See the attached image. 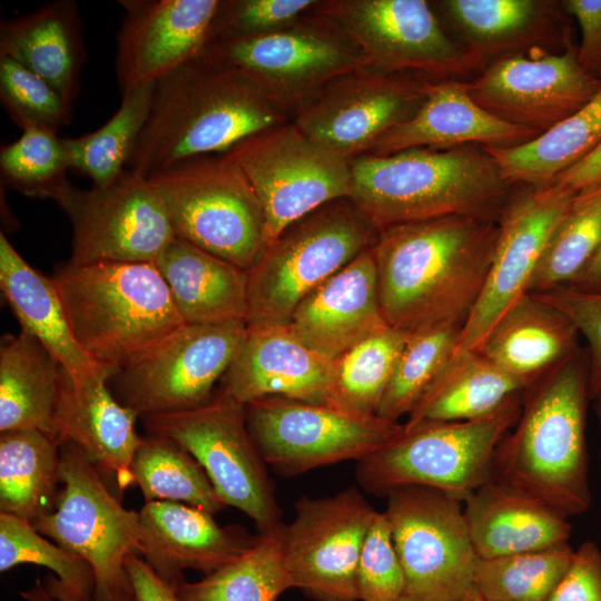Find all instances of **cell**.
<instances>
[{"mask_svg":"<svg viewBox=\"0 0 601 601\" xmlns=\"http://www.w3.org/2000/svg\"><path fill=\"white\" fill-rule=\"evenodd\" d=\"M154 87L155 82L146 83L122 95L118 110L92 132L65 138L70 169L88 176L97 187L117 180L147 121Z\"/></svg>","mask_w":601,"mask_h":601,"instance_id":"ab89813d","label":"cell"},{"mask_svg":"<svg viewBox=\"0 0 601 601\" xmlns=\"http://www.w3.org/2000/svg\"><path fill=\"white\" fill-rule=\"evenodd\" d=\"M408 334L388 326L332 361L328 405L376 415Z\"/></svg>","mask_w":601,"mask_h":601,"instance_id":"60d3db41","label":"cell"},{"mask_svg":"<svg viewBox=\"0 0 601 601\" xmlns=\"http://www.w3.org/2000/svg\"><path fill=\"white\" fill-rule=\"evenodd\" d=\"M70 169L65 138L57 131L30 127L0 150L2 181L36 198H51L68 180Z\"/></svg>","mask_w":601,"mask_h":601,"instance_id":"bcb514c9","label":"cell"},{"mask_svg":"<svg viewBox=\"0 0 601 601\" xmlns=\"http://www.w3.org/2000/svg\"><path fill=\"white\" fill-rule=\"evenodd\" d=\"M0 287L21 329L37 338L71 382L108 381L117 370L93 361L78 343L52 278L31 267L0 234Z\"/></svg>","mask_w":601,"mask_h":601,"instance_id":"f546056e","label":"cell"},{"mask_svg":"<svg viewBox=\"0 0 601 601\" xmlns=\"http://www.w3.org/2000/svg\"><path fill=\"white\" fill-rule=\"evenodd\" d=\"M56 439L36 430L0 436V511L32 523L56 504L60 483Z\"/></svg>","mask_w":601,"mask_h":601,"instance_id":"8d00e7d4","label":"cell"},{"mask_svg":"<svg viewBox=\"0 0 601 601\" xmlns=\"http://www.w3.org/2000/svg\"><path fill=\"white\" fill-rule=\"evenodd\" d=\"M601 245V185L575 195L551 233L529 284L528 293L571 285Z\"/></svg>","mask_w":601,"mask_h":601,"instance_id":"b9f144b4","label":"cell"},{"mask_svg":"<svg viewBox=\"0 0 601 601\" xmlns=\"http://www.w3.org/2000/svg\"><path fill=\"white\" fill-rule=\"evenodd\" d=\"M0 99L22 130L40 127L58 131L70 121L72 109L57 90L7 56H0Z\"/></svg>","mask_w":601,"mask_h":601,"instance_id":"7dc6e473","label":"cell"},{"mask_svg":"<svg viewBox=\"0 0 601 601\" xmlns=\"http://www.w3.org/2000/svg\"><path fill=\"white\" fill-rule=\"evenodd\" d=\"M377 514L356 486L302 496L283 524V558L292 587L316 601H358L357 566Z\"/></svg>","mask_w":601,"mask_h":601,"instance_id":"ac0fdd59","label":"cell"},{"mask_svg":"<svg viewBox=\"0 0 601 601\" xmlns=\"http://www.w3.org/2000/svg\"><path fill=\"white\" fill-rule=\"evenodd\" d=\"M378 230L346 198L286 227L246 270L248 328L286 326L297 305L375 243Z\"/></svg>","mask_w":601,"mask_h":601,"instance_id":"8992f818","label":"cell"},{"mask_svg":"<svg viewBox=\"0 0 601 601\" xmlns=\"http://www.w3.org/2000/svg\"><path fill=\"white\" fill-rule=\"evenodd\" d=\"M462 324H441L408 334L376 415L398 422L445 368L456 351Z\"/></svg>","mask_w":601,"mask_h":601,"instance_id":"ee69618b","label":"cell"},{"mask_svg":"<svg viewBox=\"0 0 601 601\" xmlns=\"http://www.w3.org/2000/svg\"><path fill=\"white\" fill-rule=\"evenodd\" d=\"M221 0H120L117 38L121 96L157 82L199 58L211 38Z\"/></svg>","mask_w":601,"mask_h":601,"instance_id":"7402d4cb","label":"cell"},{"mask_svg":"<svg viewBox=\"0 0 601 601\" xmlns=\"http://www.w3.org/2000/svg\"><path fill=\"white\" fill-rule=\"evenodd\" d=\"M356 584L358 601L403 600L404 573L384 512H377L365 539Z\"/></svg>","mask_w":601,"mask_h":601,"instance_id":"c3c4849f","label":"cell"},{"mask_svg":"<svg viewBox=\"0 0 601 601\" xmlns=\"http://www.w3.org/2000/svg\"><path fill=\"white\" fill-rule=\"evenodd\" d=\"M535 295L563 313L585 337L589 395L594 400L601 393V290L560 286Z\"/></svg>","mask_w":601,"mask_h":601,"instance_id":"f907efd6","label":"cell"},{"mask_svg":"<svg viewBox=\"0 0 601 601\" xmlns=\"http://www.w3.org/2000/svg\"><path fill=\"white\" fill-rule=\"evenodd\" d=\"M546 601H601V550L583 542Z\"/></svg>","mask_w":601,"mask_h":601,"instance_id":"816d5d0a","label":"cell"},{"mask_svg":"<svg viewBox=\"0 0 601 601\" xmlns=\"http://www.w3.org/2000/svg\"><path fill=\"white\" fill-rule=\"evenodd\" d=\"M460 601H485L475 587H473Z\"/></svg>","mask_w":601,"mask_h":601,"instance_id":"680465c9","label":"cell"},{"mask_svg":"<svg viewBox=\"0 0 601 601\" xmlns=\"http://www.w3.org/2000/svg\"><path fill=\"white\" fill-rule=\"evenodd\" d=\"M594 401V410L598 416L599 430H600V441H601V393L592 400ZM600 460H601V445H600Z\"/></svg>","mask_w":601,"mask_h":601,"instance_id":"91938a15","label":"cell"},{"mask_svg":"<svg viewBox=\"0 0 601 601\" xmlns=\"http://www.w3.org/2000/svg\"><path fill=\"white\" fill-rule=\"evenodd\" d=\"M575 195L556 184L513 186L497 219V238L483 289L455 352L476 349L500 316L528 293L546 242Z\"/></svg>","mask_w":601,"mask_h":601,"instance_id":"ffe728a7","label":"cell"},{"mask_svg":"<svg viewBox=\"0 0 601 601\" xmlns=\"http://www.w3.org/2000/svg\"><path fill=\"white\" fill-rule=\"evenodd\" d=\"M312 11L332 21L380 70L431 80H470L482 70L425 0H327Z\"/></svg>","mask_w":601,"mask_h":601,"instance_id":"5bb4252c","label":"cell"},{"mask_svg":"<svg viewBox=\"0 0 601 601\" xmlns=\"http://www.w3.org/2000/svg\"><path fill=\"white\" fill-rule=\"evenodd\" d=\"M51 278L80 346L117 371L186 324L152 263L67 262Z\"/></svg>","mask_w":601,"mask_h":601,"instance_id":"5b68a950","label":"cell"},{"mask_svg":"<svg viewBox=\"0 0 601 601\" xmlns=\"http://www.w3.org/2000/svg\"><path fill=\"white\" fill-rule=\"evenodd\" d=\"M562 4L581 31L577 48L579 63L585 71L601 77V0H564Z\"/></svg>","mask_w":601,"mask_h":601,"instance_id":"f5cc1de1","label":"cell"},{"mask_svg":"<svg viewBox=\"0 0 601 601\" xmlns=\"http://www.w3.org/2000/svg\"><path fill=\"white\" fill-rule=\"evenodd\" d=\"M569 543L503 555L477 558L474 587L485 601H546L573 555Z\"/></svg>","mask_w":601,"mask_h":601,"instance_id":"f6af8a7d","label":"cell"},{"mask_svg":"<svg viewBox=\"0 0 601 601\" xmlns=\"http://www.w3.org/2000/svg\"><path fill=\"white\" fill-rule=\"evenodd\" d=\"M247 333L244 321L184 324L117 372V400L138 417L207 403Z\"/></svg>","mask_w":601,"mask_h":601,"instance_id":"2e32d148","label":"cell"},{"mask_svg":"<svg viewBox=\"0 0 601 601\" xmlns=\"http://www.w3.org/2000/svg\"><path fill=\"white\" fill-rule=\"evenodd\" d=\"M577 48L499 58L465 81L467 92L495 117L541 135L588 104L601 87V77L579 63Z\"/></svg>","mask_w":601,"mask_h":601,"instance_id":"44dd1931","label":"cell"},{"mask_svg":"<svg viewBox=\"0 0 601 601\" xmlns=\"http://www.w3.org/2000/svg\"><path fill=\"white\" fill-rule=\"evenodd\" d=\"M52 200L72 226V264H154L176 237L147 177L128 168L105 187L80 189L67 181Z\"/></svg>","mask_w":601,"mask_h":601,"instance_id":"e0dca14e","label":"cell"},{"mask_svg":"<svg viewBox=\"0 0 601 601\" xmlns=\"http://www.w3.org/2000/svg\"><path fill=\"white\" fill-rule=\"evenodd\" d=\"M288 114L242 72L197 58L155 82L128 169L149 177L190 158L223 155L287 122Z\"/></svg>","mask_w":601,"mask_h":601,"instance_id":"7a4b0ae2","label":"cell"},{"mask_svg":"<svg viewBox=\"0 0 601 601\" xmlns=\"http://www.w3.org/2000/svg\"><path fill=\"white\" fill-rule=\"evenodd\" d=\"M125 569L135 601H178L174 587L162 580L137 553L127 558Z\"/></svg>","mask_w":601,"mask_h":601,"instance_id":"db71d44e","label":"cell"},{"mask_svg":"<svg viewBox=\"0 0 601 601\" xmlns=\"http://www.w3.org/2000/svg\"><path fill=\"white\" fill-rule=\"evenodd\" d=\"M579 335L563 313L525 293L500 316L476 351L529 387L580 349Z\"/></svg>","mask_w":601,"mask_h":601,"instance_id":"4dcf8cb0","label":"cell"},{"mask_svg":"<svg viewBox=\"0 0 601 601\" xmlns=\"http://www.w3.org/2000/svg\"><path fill=\"white\" fill-rule=\"evenodd\" d=\"M154 264L186 324L246 321L245 269L178 237L169 243Z\"/></svg>","mask_w":601,"mask_h":601,"instance_id":"d6a6232c","label":"cell"},{"mask_svg":"<svg viewBox=\"0 0 601 601\" xmlns=\"http://www.w3.org/2000/svg\"><path fill=\"white\" fill-rule=\"evenodd\" d=\"M331 382L332 362L303 345L286 326H277L248 328L220 390L244 405L268 396L328 405Z\"/></svg>","mask_w":601,"mask_h":601,"instance_id":"4316f807","label":"cell"},{"mask_svg":"<svg viewBox=\"0 0 601 601\" xmlns=\"http://www.w3.org/2000/svg\"><path fill=\"white\" fill-rule=\"evenodd\" d=\"M465 81H432L414 116L387 130L367 154L381 156L413 148L454 149L471 145L510 148L540 136L479 106L470 97Z\"/></svg>","mask_w":601,"mask_h":601,"instance_id":"484cf974","label":"cell"},{"mask_svg":"<svg viewBox=\"0 0 601 601\" xmlns=\"http://www.w3.org/2000/svg\"><path fill=\"white\" fill-rule=\"evenodd\" d=\"M21 597L24 601H57L48 592L45 584L40 580H36L29 590L21 592ZM109 601H135V599L132 593L130 595L117 597Z\"/></svg>","mask_w":601,"mask_h":601,"instance_id":"6f0895ef","label":"cell"},{"mask_svg":"<svg viewBox=\"0 0 601 601\" xmlns=\"http://www.w3.org/2000/svg\"><path fill=\"white\" fill-rule=\"evenodd\" d=\"M588 355L580 348L523 393L521 414L500 443L493 479L542 500L566 518L591 505L585 439Z\"/></svg>","mask_w":601,"mask_h":601,"instance_id":"3957f363","label":"cell"},{"mask_svg":"<svg viewBox=\"0 0 601 601\" xmlns=\"http://www.w3.org/2000/svg\"><path fill=\"white\" fill-rule=\"evenodd\" d=\"M283 524L262 531L248 550L199 581L175 585L178 601H276L293 589L283 558Z\"/></svg>","mask_w":601,"mask_h":601,"instance_id":"74e56055","label":"cell"},{"mask_svg":"<svg viewBox=\"0 0 601 601\" xmlns=\"http://www.w3.org/2000/svg\"><path fill=\"white\" fill-rule=\"evenodd\" d=\"M497 220L444 216L378 231L372 246L390 327L412 333L466 322L486 279Z\"/></svg>","mask_w":601,"mask_h":601,"instance_id":"6da1fadb","label":"cell"},{"mask_svg":"<svg viewBox=\"0 0 601 601\" xmlns=\"http://www.w3.org/2000/svg\"><path fill=\"white\" fill-rule=\"evenodd\" d=\"M456 42L483 69L525 52L561 53L574 46L562 1L443 0L435 2Z\"/></svg>","mask_w":601,"mask_h":601,"instance_id":"603a6c76","label":"cell"},{"mask_svg":"<svg viewBox=\"0 0 601 601\" xmlns=\"http://www.w3.org/2000/svg\"><path fill=\"white\" fill-rule=\"evenodd\" d=\"M81 19L70 0L48 3L0 24V56L46 80L72 109L85 60Z\"/></svg>","mask_w":601,"mask_h":601,"instance_id":"1f68e13d","label":"cell"},{"mask_svg":"<svg viewBox=\"0 0 601 601\" xmlns=\"http://www.w3.org/2000/svg\"><path fill=\"white\" fill-rule=\"evenodd\" d=\"M131 474L146 502H180L210 513L226 506L198 461L168 436L148 433L141 437Z\"/></svg>","mask_w":601,"mask_h":601,"instance_id":"f35d334b","label":"cell"},{"mask_svg":"<svg viewBox=\"0 0 601 601\" xmlns=\"http://www.w3.org/2000/svg\"><path fill=\"white\" fill-rule=\"evenodd\" d=\"M523 393L483 418L403 424L401 435L357 462L359 485L378 496L424 486L463 502L493 479L495 452L521 414Z\"/></svg>","mask_w":601,"mask_h":601,"instance_id":"52a82bcc","label":"cell"},{"mask_svg":"<svg viewBox=\"0 0 601 601\" xmlns=\"http://www.w3.org/2000/svg\"><path fill=\"white\" fill-rule=\"evenodd\" d=\"M175 236L249 269L266 247L260 203L242 170L219 157L184 160L147 177Z\"/></svg>","mask_w":601,"mask_h":601,"instance_id":"ba28073f","label":"cell"},{"mask_svg":"<svg viewBox=\"0 0 601 601\" xmlns=\"http://www.w3.org/2000/svg\"><path fill=\"white\" fill-rule=\"evenodd\" d=\"M61 374L59 362L28 332L4 336L0 346V432L36 430L56 439Z\"/></svg>","mask_w":601,"mask_h":601,"instance_id":"836d02e7","label":"cell"},{"mask_svg":"<svg viewBox=\"0 0 601 601\" xmlns=\"http://www.w3.org/2000/svg\"><path fill=\"white\" fill-rule=\"evenodd\" d=\"M467 531L477 558L543 550L568 543V518L509 483L490 480L463 500Z\"/></svg>","mask_w":601,"mask_h":601,"instance_id":"f1b7e54d","label":"cell"},{"mask_svg":"<svg viewBox=\"0 0 601 601\" xmlns=\"http://www.w3.org/2000/svg\"><path fill=\"white\" fill-rule=\"evenodd\" d=\"M315 3V0H221L210 40L256 36L287 27L307 14Z\"/></svg>","mask_w":601,"mask_h":601,"instance_id":"681fc988","label":"cell"},{"mask_svg":"<svg viewBox=\"0 0 601 601\" xmlns=\"http://www.w3.org/2000/svg\"><path fill=\"white\" fill-rule=\"evenodd\" d=\"M526 386L479 351L455 352L414 410L405 427L432 422H464L490 416Z\"/></svg>","mask_w":601,"mask_h":601,"instance_id":"e575fe53","label":"cell"},{"mask_svg":"<svg viewBox=\"0 0 601 601\" xmlns=\"http://www.w3.org/2000/svg\"><path fill=\"white\" fill-rule=\"evenodd\" d=\"M386 497L384 514L405 579L402 601H460L474 587L477 561L463 502L424 486Z\"/></svg>","mask_w":601,"mask_h":601,"instance_id":"4fadbf2b","label":"cell"},{"mask_svg":"<svg viewBox=\"0 0 601 601\" xmlns=\"http://www.w3.org/2000/svg\"><path fill=\"white\" fill-rule=\"evenodd\" d=\"M199 58L242 72L293 114L333 80L372 66L345 33L312 10L270 32L214 38Z\"/></svg>","mask_w":601,"mask_h":601,"instance_id":"9c48e42d","label":"cell"},{"mask_svg":"<svg viewBox=\"0 0 601 601\" xmlns=\"http://www.w3.org/2000/svg\"><path fill=\"white\" fill-rule=\"evenodd\" d=\"M138 515V553L173 587L184 581V570L210 573L248 550L257 538L239 526H220L213 513L180 502L149 501Z\"/></svg>","mask_w":601,"mask_h":601,"instance_id":"d4e9b609","label":"cell"},{"mask_svg":"<svg viewBox=\"0 0 601 601\" xmlns=\"http://www.w3.org/2000/svg\"><path fill=\"white\" fill-rule=\"evenodd\" d=\"M61 490L55 508L31 524L91 566L95 601L132 594L125 569L138 554L139 515L126 509L98 469L76 445L59 443Z\"/></svg>","mask_w":601,"mask_h":601,"instance_id":"30bf717a","label":"cell"},{"mask_svg":"<svg viewBox=\"0 0 601 601\" xmlns=\"http://www.w3.org/2000/svg\"><path fill=\"white\" fill-rule=\"evenodd\" d=\"M137 417L110 393L107 381L77 386L62 370L56 439L83 452L117 493L134 484L131 464L141 441L135 428Z\"/></svg>","mask_w":601,"mask_h":601,"instance_id":"83f0119b","label":"cell"},{"mask_svg":"<svg viewBox=\"0 0 601 601\" xmlns=\"http://www.w3.org/2000/svg\"><path fill=\"white\" fill-rule=\"evenodd\" d=\"M23 563L55 573L45 587L57 601H95L96 580L87 561L49 542L29 521L0 512V571Z\"/></svg>","mask_w":601,"mask_h":601,"instance_id":"7bdbcfd3","label":"cell"},{"mask_svg":"<svg viewBox=\"0 0 601 601\" xmlns=\"http://www.w3.org/2000/svg\"><path fill=\"white\" fill-rule=\"evenodd\" d=\"M286 327L303 345L329 362L388 327L380 305L372 247L308 294Z\"/></svg>","mask_w":601,"mask_h":601,"instance_id":"cb8c5ba5","label":"cell"},{"mask_svg":"<svg viewBox=\"0 0 601 601\" xmlns=\"http://www.w3.org/2000/svg\"><path fill=\"white\" fill-rule=\"evenodd\" d=\"M236 165L263 209L266 245L323 205L352 195L349 160L307 137L290 120L221 155Z\"/></svg>","mask_w":601,"mask_h":601,"instance_id":"7c38bea8","label":"cell"},{"mask_svg":"<svg viewBox=\"0 0 601 601\" xmlns=\"http://www.w3.org/2000/svg\"><path fill=\"white\" fill-rule=\"evenodd\" d=\"M140 420L148 433L184 446L203 466L224 504L243 511L260 532L282 522L274 484L248 430L244 404L219 388L198 407Z\"/></svg>","mask_w":601,"mask_h":601,"instance_id":"8fae6325","label":"cell"},{"mask_svg":"<svg viewBox=\"0 0 601 601\" xmlns=\"http://www.w3.org/2000/svg\"><path fill=\"white\" fill-rule=\"evenodd\" d=\"M432 81L373 66L361 68L325 86L295 110L292 121L314 141L351 160L414 116Z\"/></svg>","mask_w":601,"mask_h":601,"instance_id":"d6986e66","label":"cell"},{"mask_svg":"<svg viewBox=\"0 0 601 601\" xmlns=\"http://www.w3.org/2000/svg\"><path fill=\"white\" fill-rule=\"evenodd\" d=\"M552 184L577 194L601 185V142L583 159L558 175Z\"/></svg>","mask_w":601,"mask_h":601,"instance_id":"11a10c76","label":"cell"},{"mask_svg":"<svg viewBox=\"0 0 601 601\" xmlns=\"http://www.w3.org/2000/svg\"><path fill=\"white\" fill-rule=\"evenodd\" d=\"M247 426L264 461L295 476L343 461H361L402 434L403 424L326 404L268 396L245 405Z\"/></svg>","mask_w":601,"mask_h":601,"instance_id":"9a60e30c","label":"cell"},{"mask_svg":"<svg viewBox=\"0 0 601 601\" xmlns=\"http://www.w3.org/2000/svg\"><path fill=\"white\" fill-rule=\"evenodd\" d=\"M348 198L380 231L444 216L497 220L513 188L481 146L413 148L349 160Z\"/></svg>","mask_w":601,"mask_h":601,"instance_id":"277c9868","label":"cell"},{"mask_svg":"<svg viewBox=\"0 0 601 601\" xmlns=\"http://www.w3.org/2000/svg\"><path fill=\"white\" fill-rule=\"evenodd\" d=\"M568 286L583 290H601V245L584 272Z\"/></svg>","mask_w":601,"mask_h":601,"instance_id":"9f6ffc18","label":"cell"},{"mask_svg":"<svg viewBox=\"0 0 601 601\" xmlns=\"http://www.w3.org/2000/svg\"><path fill=\"white\" fill-rule=\"evenodd\" d=\"M601 142V87L578 111L536 138L510 148L484 147L513 185L545 187Z\"/></svg>","mask_w":601,"mask_h":601,"instance_id":"d590c367","label":"cell"}]
</instances>
